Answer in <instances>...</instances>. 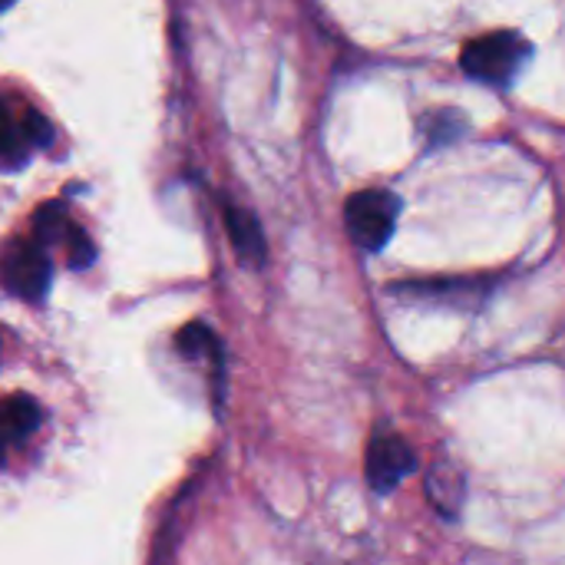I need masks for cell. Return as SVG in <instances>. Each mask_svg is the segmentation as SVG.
<instances>
[{
	"label": "cell",
	"mask_w": 565,
	"mask_h": 565,
	"mask_svg": "<svg viewBox=\"0 0 565 565\" xmlns=\"http://www.w3.org/2000/svg\"><path fill=\"white\" fill-rule=\"evenodd\" d=\"M43 424V411L33 397L13 394L0 401V467L7 463V454L23 444L26 437H33Z\"/></svg>",
	"instance_id": "cell-6"
},
{
	"label": "cell",
	"mask_w": 565,
	"mask_h": 565,
	"mask_svg": "<svg viewBox=\"0 0 565 565\" xmlns=\"http://www.w3.org/2000/svg\"><path fill=\"white\" fill-rule=\"evenodd\" d=\"M10 3H13V0H0V10H7Z\"/></svg>",
	"instance_id": "cell-10"
},
{
	"label": "cell",
	"mask_w": 565,
	"mask_h": 565,
	"mask_svg": "<svg viewBox=\"0 0 565 565\" xmlns=\"http://www.w3.org/2000/svg\"><path fill=\"white\" fill-rule=\"evenodd\" d=\"M427 500L434 503L437 513H444L447 520H454L463 507V477L457 473V467L450 463H437L427 473Z\"/></svg>",
	"instance_id": "cell-8"
},
{
	"label": "cell",
	"mask_w": 565,
	"mask_h": 565,
	"mask_svg": "<svg viewBox=\"0 0 565 565\" xmlns=\"http://www.w3.org/2000/svg\"><path fill=\"white\" fill-rule=\"evenodd\" d=\"M397 212H401V199L384 189H367V192L351 195L344 209L351 242L364 252H381L394 235Z\"/></svg>",
	"instance_id": "cell-2"
},
{
	"label": "cell",
	"mask_w": 565,
	"mask_h": 565,
	"mask_svg": "<svg viewBox=\"0 0 565 565\" xmlns=\"http://www.w3.org/2000/svg\"><path fill=\"white\" fill-rule=\"evenodd\" d=\"M50 278L53 268L40 242H10L0 255V285L23 301H43Z\"/></svg>",
	"instance_id": "cell-4"
},
{
	"label": "cell",
	"mask_w": 565,
	"mask_h": 565,
	"mask_svg": "<svg viewBox=\"0 0 565 565\" xmlns=\"http://www.w3.org/2000/svg\"><path fill=\"white\" fill-rule=\"evenodd\" d=\"M225 228H228V238L235 245V255L245 265L262 268L265 265V235H262L258 218L242 205H228L225 209Z\"/></svg>",
	"instance_id": "cell-7"
},
{
	"label": "cell",
	"mask_w": 565,
	"mask_h": 565,
	"mask_svg": "<svg viewBox=\"0 0 565 565\" xmlns=\"http://www.w3.org/2000/svg\"><path fill=\"white\" fill-rule=\"evenodd\" d=\"M530 56H533V46L526 36H520L513 30H500V33H487V36L467 43L460 53V66L477 83L503 89L520 76V70L526 66Z\"/></svg>",
	"instance_id": "cell-1"
},
{
	"label": "cell",
	"mask_w": 565,
	"mask_h": 565,
	"mask_svg": "<svg viewBox=\"0 0 565 565\" xmlns=\"http://www.w3.org/2000/svg\"><path fill=\"white\" fill-rule=\"evenodd\" d=\"M417 467V457L411 444H404L397 434H377L367 447V483L377 493H391L404 477H411Z\"/></svg>",
	"instance_id": "cell-5"
},
{
	"label": "cell",
	"mask_w": 565,
	"mask_h": 565,
	"mask_svg": "<svg viewBox=\"0 0 565 565\" xmlns=\"http://www.w3.org/2000/svg\"><path fill=\"white\" fill-rule=\"evenodd\" d=\"M53 142V126L30 106H10L0 99V169H20L36 149Z\"/></svg>",
	"instance_id": "cell-3"
},
{
	"label": "cell",
	"mask_w": 565,
	"mask_h": 565,
	"mask_svg": "<svg viewBox=\"0 0 565 565\" xmlns=\"http://www.w3.org/2000/svg\"><path fill=\"white\" fill-rule=\"evenodd\" d=\"M179 348L189 358H202V354H218V338L205 328V324H189L179 334Z\"/></svg>",
	"instance_id": "cell-9"
}]
</instances>
